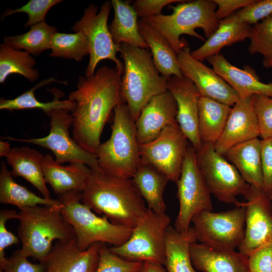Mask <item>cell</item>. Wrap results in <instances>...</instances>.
<instances>
[{"label": "cell", "instance_id": "6da1fadb", "mask_svg": "<svg viewBox=\"0 0 272 272\" xmlns=\"http://www.w3.org/2000/svg\"><path fill=\"white\" fill-rule=\"evenodd\" d=\"M121 74L104 65L92 76H81L69 99L77 103L72 112L73 138L82 148L96 154L100 137L112 111L122 100Z\"/></svg>", "mask_w": 272, "mask_h": 272}, {"label": "cell", "instance_id": "7a4b0ae2", "mask_svg": "<svg viewBox=\"0 0 272 272\" xmlns=\"http://www.w3.org/2000/svg\"><path fill=\"white\" fill-rule=\"evenodd\" d=\"M81 202L113 223L133 229L146 212L145 201L131 178L91 170Z\"/></svg>", "mask_w": 272, "mask_h": 272}, {"label": "cell", "instance_id": "3957f363", "mask_svg": "<svg viewBox=\"0 0 272 272\" xmlns=\"http://www.w3.org/2000/svg\"><path fill=\"white\" fill-rule=\"evenodd\" d=\"M119 47L124 64L121 98L135 121L152 98L167 91L169 77L159 73L149 49L125 43Z\"/></svg>", "mask_w": 272, "mask_h": 272}, {"label": "cell", "instance_id": "277c9868", "mask_svg": "<svg viewBox=\"0 0 272 272\" xmlns=\"http://www.w3.org/2000/svg\"><path fill=\"white\" fill-rule=\"evenodd\" d=\"M18 234L22 243L20 251L27 257L43 262L51 251L54 241H67L75 238L71 225L60 209L37 206L20 210Z\"/></svg>", "mask_w": 272, "mask_h": 272}, {"label": "cell", "instance_id": "5b68a950", "mask_svg": "<svg viewBox=\"0 0 272 272\" xmlns=\"http://www.w3.org/2000/svg\"><path fill=\"white\" fill-rule=\"evenodd\" d=\"M113 111L111 135L96 152L98 165L107 174L131 178L141 162L135 121L122 100Z\"/></svg>", "mask_w": 272, "mask_h": 272}, {"label": "cell", "instance_id": "8992f818", "mask_svg": "<svg viewBox=\"0 0 272 272\" xmlns=\"http://www.w3.org/2000/svg\"><path fill=\"white\" fill-rule=\"evenodd\" d=\"M186 2L171 7L173 13L170 15L161 14L143 18L166 39L177 54L187 45L183 40L180 39L181 35H188L205 41L195 29L201 28L206 38H208L219 24L216 16L217 6L214 0Z\"/></svg>", "mask_w": 272, "mask_h": 272}, {"label": "cell", "instance_id": "52a82bcc", "mask_svg": "<svg viewBox=\"0 0 272 272\" xmlns=\"http://www.w3.org/2000/svg\"><path fill=\"white\" fill-rule=\"evenodd\" d=\"M82 192L72 191L59 195L61 213L72 227L78 247L85 250L96 243L118 246L130 237L132 229L112 223L96 214L81 202Z\"/></svg>", "mask_w": 272, "mask_h": 272}, {"label": "cell", "instance_id": "ba28073f", "mask_svg": "<svg viewBox=\"0 0 272 272\" xmlns=\"http://www.w3.org/2000/svg\"><path fill=\"white\" fill-rule=\"evenodd\" d=\"M170 219L165 214L147 209L134 228L128 239L110 250L127 260L153 262L164 265L166 234Z\"/></svg>", "mask_w": 272, "mask_h": 272}, {"label": "cell", "instance_id": "9c48e42d", "mask_svg": "<svg viewBox=\"0 0 272 272\" xmlns=\"http://www.w3.org/2000/svg\"><path fill=\"white\" fill-rule=\"evenodd\" d=\"M245 215L246 209L241 202L225 212H199L191 220L196 240L216 250H234L244 237Z\"/></svg>", "mask_w": 272, "mask_h": 272}, {"label": "cell", "instance_id": "30bf717a", "mask_svg": "<svg viewBox=\"0 0 272 272\" xmlns=\"http://www.w3.org/2000/svg\"><path fill=\"white\" fill-rule=\"evenodd\" d=\"M195 153L198 168L210 193L219 201L236 207L239 202L237 196L243 195L250 185L235 167L215 150L213 145L202 144Z\"/></svg>", "mask_w": 272, "mask_h": 272}, {"label": "cell", "instance_id": "8fae6325", "mask_svg": "<svg viewBox=\"0 0 272 272\" xmlns=\"http://www.w3.org/2000/svg\"><path fill=\"white\" fill-rule=\"evenodd\" d=\"M111 6V2L105 1L98 12V7L91 4L85 9L80 20L72 28L75 32L83 33L89 41V60L85 76H93L97 64L104 59L113 61L117 71L121 75L123 74L124 64L116 56L119 51V45L114 42L107 26Z\"/></svg>", "mask_w": 272, "mask_h": 272}, {"label": "cell", "instance_id": "7c38bea8", "mask_svg": "<svg viewBox=\"0 0 272 272\" xmlns=\"http://www.w3.org/2000/svg\"><path fill=\"white\" fill-rule=\"evenodd\" d=\"M176 182L179 208L174 228L178 231L185 232L190 228L195 215L202 211L213 210L211 194L198 168L195 150L190 144Z\"/></svg>", "mask_w": 272, "mask_h": 272}, {"label": "cell", "instance_id": "4fadbf2b", "mask_svg": "<svg viewBox=\"0 0 272 272\" xmlns=\"http://www.w3.org/2000/svg\"><path fill=\"white\" fill-rule=\"evenodd\" d=\"M50 118L49 134L41 138L19 139L12 137L3 139L34 144L50 150L59 164L80 162L87 165L92 170H101L97 156L82 148L72 139L69 129L73 123V117L64 109H56L47 114Z\"/></svg>", "mask_w": 272, "mask_h": 272}, {"label": "cell", "instance_id": "5bb4252c", "mask_svg": "<svg viewBox=\"0 0 272 272\" xmlns=\"http://www.w3.org/2000/svg\"><path fill=\"white\" fill-rule=\"evenodd\" d=\"M189 143L178 123L170 124L156 139L140 145L141 159L176 182L181 174Z\"/></svg>", "mask_w": 272, "mask_h": 272}, {"label": "cell", "instance_id": "9a60e30c", "mask_svg": "<svg viewBox=\"0 0 272 272\" xmlns=\"http://www.w3.org/2000/svg\"><path fill=\"white\" fill-rule=\"evenodd\" d=\"M245 201V229L239 252L249 256L262 245L272 243V201L263 188L249 185L243 195Z\"/></svg>", "mask_w": 272, "mask_h": 272}, {"label": "cell", "instance_id": "2e32d148", "mask_svg": "<svg viewBox=\"0 0 272 272\" xmlns=\"http://www.w3.org/2000/svg\"><path fill=\"white\" fill-rule=\"evenodd\" d=\"M182 75L195 85L201 96L233 106L239 99L236 92L213 69L193 58L186 45L177 53Z\"/></svg>", "mask_w": 272, "mask_h": 272}, {"label": "cell", "instance_id": "e0dca14e", "mask_svg": "<svg viewBox=\"0 0 272 272\" xmlns=\"http://www.w3.org/2000/svg\"><path fill=\"white\" fill-rule=\"evenodd\" d=\"M167 90L176 102L179 126L194 149L198 150L202 145L198 128L199 92L193 83L183 75L169 77Z\"/></svg>", "mask_w": 272, "mask_h": 272}, {"label": "cell", "instance_id": "ac0fdd59", "mask_svg": "<svg viewBox=\"0 0 272 272\" xmlns=\"http://www.w3.org/2000/svg\"><path fill=\"white\" fill-rule=\"evenodd\" d=\"M259 135L253 96L240 98L232 108L223 132L214 147L224 156L233 147Z\"/></svg>", "mask_w": 272, "mask_h": 272}, {"label": "cell", "instance_id": "d6986e66", "mask_svg": "<svg viewBox=\"0 0 272 272\" xmlns=\"http://www.w3.org/2000/svg\"><path fill=\"white\" fill-rule=\"evenodd\" d=\"M103 243H96L85 250L77 246L76 238L55 242L43 263L45 272H96Z\"/></svg>", "mask_w": 272, "mask_h": 272}, {"label": "cell", "instance_id": "ffe728a7", "mask_svg": "<svg viewBox=\"0 0 272 272\" xmlns=\"http://www.w3.org/2000/svg\"><path fill=\"white\" fill-rule=\"evenodd\" d=\"M177 115L176 102L168 91L152 98L135 121L139 145L151 142L165 127L177 123Z\"/></svg>", "mask_w": 272, "mask_h": 272}, {"label": "cell", "instance_id": "44dd1931", "mask_svg": "<svg viewBox=\"0 0 272 272\" xmlns=\"http://www.w3.org/2000/svg\"><path fill=\"white\" fill-rule=\"evenodd\" d=\"M207 60L214 71L236 92L240 98L254 95L272 97V82H261L250 66L246 65L243 69H240L229 62L221 53L210 56Z\"/></svg>", "mask_w": 272, "mask_h": 272}, {"label": "cell", "instance_id": "7402d4cb", "mask_svg": "<svg viewBox=\"0 0 272 272\" xmlns=\"http://www.w3.org/2000/svg\"><path fill=\"white\" fill-rule=\"evenodd\" d=\"M42 170L46 183L58 195L72 191L82 192L91 172L82 163H70L67 166H62L49 154L44 157Z\"/></svg>", "mask_w": 272, "mask_h": 272}, {"label": "cell", "instance_id": "603a6c76", "mask_svg": "<svg viewBox=\"0 0 272 272\" xmlns=\"http://www.w3.org/2000/svg\"><path fill=\"white\" fill-rule=\"evenodd\" d=\"M190 254L193 266L203 272H248V257L235 250L213 249L203 244L192 243Z\"/></svg>", "mask_w": 272, "mask_h": 272}, {"label": "cell", "instance_id": "cb8c5ba5", "mask_svg": "<svg viewBox=\"0 0 272 272\" xmlns=\"http://www.w3.org/2000/svg\"><path fill=\"white\" fill-rule=\"evenodd\" d=\"M251 25L241 22L236 12L219 21L218 28L197 49L191 51V56L202 61L220 53L224 47L249 38Z\"/></svg>", "mask_w": 272, "mask_h": 272}, {"label": "cell", "instance_id": "d4e9b609", "mask_svg": "<svg viewBox=\"0 0 272 272\" xmlns=\"http://www.w3.org/2000/svg\"><path fill=\"white\" fill-rule=\"evenodd\" d=\"M44 157L36 149L22 146L12 148L6 159L12 168L11 172L13 177L24 178L37 188L43 197L51 199L43 173Z\"/></svg>", "mask_w": 272, "mask_h": 272}, {"label": "cell", "instance_id": "484cf974", "mask_svg": "<svg viewBox=\"0 0 272 272\" xmlns=\"http://www.w3.org/2000/svg\"><path fill=\"white\" fill-rule=\"evenodd\" d=\"M148 208L163 214L166 210L163 195L169 181L167 176L152 165L141 159L136 172L131 178Z\"/></svg>", "mask_w": 272, "mask_h": 272}, {"label": "cell", "instance_id": "4316f807", "mask_svg": "<svg viewBox=\"0 0 272 272\" xmlns=\"http://www.w3.org/2000/svg\"><path fill=\"white\" fill-rule=\"evenodd\" d=\"M261 141L256 138L237 145L224 155L250 185L263 188Z\"/></svg>", "mask_w": 272, "mask_h": 272}, {"label": "cell", "instance_id": "83f0119b", "mask_svg": "<svg viewBox=\"0 0 272 272\" xmlns=\"http://www.w3.org/2000/svg\"><path fill=\"white\" fill-rule=\"evenodd\" d=\"M111 2L114 16L109 29L114 42L118 45L125 43L149 49L140 33L138 16L132 6L127 1L111 0Z\"/></svg>", "mask_w": 272, "mask_h": 272}, {"label": "cell", "instance_id": "f1b7e54d", "mask_svg": "<svg viewBox=\"0 0 272 272\" xmlns=\"http://www.w3.org/2000/svg\"><path fill=\"white\" fill-rule=\"evenodd\" d=\"M139 30L142 37L151 49L154 62L163 76L181 77L177 54L166 39L155 28L143 19L138 22Z\"/></svg>", "mask_w": 272, "mask_h": 272}, {"label": "cell", "instance_id": "f546056e", "mask_svg": "<svg viewBox=\"0 0 272 272\" xmlns=\"http://www.w3.org/2000/svg\"><path fill=\"white\" fill-rule=\"evenodd\" d=\"M232 110L230 106L201 96L198 104V128L202 144L214 145L220 138Z\"/></svg>", "mask_w": 272, "mask_h": 272}, {"label": "cell", "instance_id": "4dcf8cb0", "mask_svg": "<svg viewBox=\"0 0 272 272\" xmlns=\"http://www.w3.org/2000/svg\"><path fill=\"white\" fill-rule=\"evenodd\" d=\"M197 241L195 230L190 227L185 232L169 226L166 234L164 265L167 272H196L190 254V246Z\"/></svg>", "mask_w": 272, "mask_h": 272}, {"label": "cell", "instance_id": "1f68e13d", "mask_svg": "<svg viewBox=\"0 0 272 272\" xmlns=\"http://www.w3.org/2000/svg\"><path fill=\"white\" fill-rule=\"evenodd\" d=\"M0 202L16 206L19 210L37 206L60 209L62 207L59 199H47L39 196L17 183L3 161L1 164L0 170Z\"/></svg>", "mask_w": 272, "mask_h": 272}, {"label": "cell", "instance_id": "d6a6232c", "mask_svg": "<svg viewBox=\"0 0 272 272\" xmlns=\"http://www.w3.org/2000/svg\"><path fill=\"white\" fill-rule=\"evenodd\" d=\"M54 82L66 84V82L58 81L53 78L44 80L14 99L1 98L0 109L12 110L40 109L47 114L56 109H64L73 112L77 107V103L69 99L60 100V98L63 96L62 93L55 88L50 90L54 95L53 100L50 102H41L35 98L34 92L37 89Z\"/></svg>", "mask_w": 272, "mask_h": 272}, {"label": "cell", "instance_id": "836d02e7", "mask_svg": "<svg viewBox=\"0 0 272 272\" xmlns=\"http://www.w3.org/2000/svg\"><path fill=\"white\" fill-rule=\"evenodd\" d=\"M36 59L26 51H21L3 43L0 45V83L12 74L20 75L29 81H36L39 72L33 68Z\"/></svg>", "mask_w": 272, "mask_h": 272}, {"label": "cell", "instance_id": "e575fe53", "mask_svg": "<svg viewBox=\"0 0 272 272\" xmlns=\"http://www.w3.org/2000/svg\"><path fill=\"white\" fill-rule=\"evenodd\" d=\"M56 29L45 21L30 27L27 32L17 35L5 37L4 43L16 49H22L33 55L37 56L50 49L52 37Z\"/></svg>", "mask_w": 272, "mask_h": 272}, {"label": "cell", "instance_id": "d590c367", "mask_svg": "<svg viewBox=\"0 0 272 272\" xmlns=\"http://www.w3.org/2000/svg\"><path fill=\"white\" fill-rule=\"evenodd\" d=\"M50 56L81 61L89 54L88 38L81 32L73 34L59 33L54 34L51 43Z\"/></svg>", "mask_w": 272, "mask_h": 272}, {"label": "cell", "instance_id": "8d00e7d4", "mask_svg": "<svg viewBox=\"0 0 272 272\" xmlns=\"http://www.w3.org/2000/svg\"><path fill=\"white\" fill-rule=\"evenodd\" d=\"M249 38L250 54L259 53L264 58L272 55V14L251 26Z\"/></svg>", "mask_w": 272, "mask_h": 272}, {"label": "cell", "instance_id": "74e56055", "mask_svg": "<svg viewBox=\"0 0 272 272\" xmlns=\"http://www.w3.org/2000/svg\"><path fill=\"white\" fill-rule=\"evenodd\" d=\"M143 264V262L127 260L117 255L106 244H102L96 272H141Z\"/></svg>", "mask_w": 272, "mask_h": 272}, {"label": "cell", "instance_id": "f35d334b", "mask_svg": "<svg viewBox=\"0 0 272 272\" xmlns=\"http://www.w3.org/2000/svg\"><path fill=\"white\" fill-rule=\"evenodd\" d=\"M63 2L62 0H30L26 5L15 10H8L3 14L4 17L19 13H25L28 15V20L24 25L26 28L45 21L48 11L55 5Z\"/></svg>", "mask_w": 272, "mask_h": 272}, {"label": "cell", "instance_id": "ab89813d", "mask_svg": "<svg viewBox=\"0 0 272 272\" xmlns=\"http://www.w3.org/2000/svg\"><path fill=\"white\" fill-rule=\"evenodd\" d=\"M254 106L257 117L260 136L262 139L272 137V97L253 96Z\"/></svg>", "mask_w": 272, "mask_h": 272}, {"label": "cell", "instance_id": "60d3db41", "mask_svg": "<svg viewBox=\"0 0 272 272\" xmlns=\"http://www.w3.org/2000/svg\"><path fill=\"white\" fill-rule=\"evenodd\" d=\"M236 13L241 22L254 25L272 14V0H255Z\"/></svg>", "mask_w": 272, "mask_h": 272}, {"label": "cell", "instance_id": "b9f144b4", "mask_svg": "<svg viewBox=\"0 0 272 272\" xmlns=\"http://www.w3.org/2000/svg\"><path fill=\"white\" fill-rule=\"evenodd\" d=\"M18 214V212L15 210L4 209L0 211V266L5 263L7 259L5 250L9 246L20 242L18 236L8 230L6 225L9 220L17 219Z\"/></svg>", "mask_w": 272, "mask_h": 272}, {"label": "cell", "instance_id": "7bdbcfd3", "mask_svg": "<svg viewBox=\"0 0 272 272\" xmlns=\"http://www.w3.org/2000/svg\"><path fill=\"white\" fill-rule=\"evenodd\" d=\"M0 272H45V266L41 262H31L19 249L7 257L5 263L0 266Z\"/></svg>", "mask_w": 272, "mask_h": 272}, {"label": "cell", "instance_id": "ee69618b", "mask_svg": "<svg viewBox=\"0 0 272 272\" xmlns=\"http://www.w3.org/2000/svg\"><path fill=\"white\" fill-rule=\"evenodd\" d=\"M250 272H272V243L260 247L248 256Z\"/></svg>", "mask_w": 272, "mask_h": 272}, {"label": "cell", "instance_id": "f6af8a7d", "mask_svg": "<svg viewBox=\"0 0 272 272\" xmlns=\"http://www.w3.org/2000/svg\"><path fill=\"white\" fill-rule=\"evenodd\" d=\"M261 161L263 189L270 195L272 191V137L261 141Z\"/></svg>", "mask_w": 272, "mask_h": 272}, {"label": "cell", "instance_id": "bcb514c9", "mask_svg": "<svg viewBox=\"0 0 272 272\" xmlns=\"http://www.w3.org/2000/svg\"><path fill=\"white\" fill-rule=\"evenodd\" d=\"M182 0H137L133 3L137 15L141 19L161 14L162 9L166 6L175 3H184Z\"/></svg>", "mask_w": 272, "mask_h": 272}, {"label": "cell", "instance_id": "7dc6e473", "mask_svg": "<svg viewBox=\"0 0 272 272\" xmlns=\"http://www.w3.org/2000/svg\"><path fill=\"white\" fill-rule=\"evenodd\" d=\"M218 9L216 16L219 21L229 17L234 11L243 9L253 3L255 0H214Z\"/></svg>", "mask_w": 272, "mask_h": 272}, {"label": "cell", "instance_id": "c3c4849f", "mask_svg": "<svg viewBox=\"0 0 272 272\" xmlns=\"http://www.w3.org/2000/svg\"><path fill=\"white\" fill-rule=\"evenodd\" d=\"M163 265L153 262H145L141 272H167Z\"/></svg>", "mask_w": 272, "mask_h": 272}, {"label": "cell", "instance_id": "681fc988", "mask_svg": "<svg viewBox=\"0 0 272 272\" xmlns=\"http://www.w3.org/2000/svg\"><path fill=\"white\" fill-rule=\"evenodd\" d=\"M12 148L10 147V144L7 141H0V157H5L6 158L9 155Z\"/></svg>", "mask_w": 272, "mask_h": 272}, {"label": "cell", "instance_id": "f907efd6", "mask_svg": "<svg viewBox=\"0 0 272 272\" xmlns=\"http://www.w3.org/2000/svg\"><path fill=\"white\" fill-rule=\"evenodd\" d=\"M263 65L266 68H272V55L264 58L263 61Z\"/></svg>", "mask_w": 272, "mask_h": 272}, {"label": "cell", "instance_id": "816d5d0a", "mask_svg": "<svg viewBox=\"0 0 272 272\" xmlns=\"http://www.w3.org/2000/svg\"><path fill=\"white\" fill-rule=\"evenodd\" d=\"M270 198L271 200L272 201V191H271V193L270 194Z\"/></svg>", "mask_w": 272, "mask_h": 272}, {"label": "cell", "instance_id": "f5cc1de1", "mask_svg": "<svg viewBox=\"0 0 272 272\" xmlns=\"http://www.w3.org/2000/svg\"><path fill=\"white\" fill-rule=\"evenodd\" d=\"M248 272H250V271H248Z\"/></svg>", "mask_w": 272, "mask_h": 272}]
</instances>
